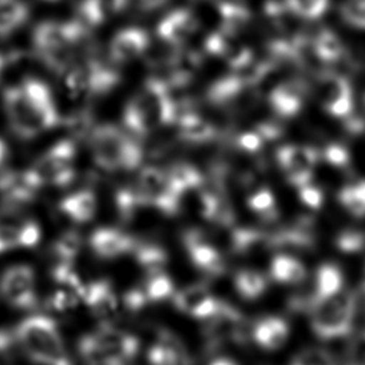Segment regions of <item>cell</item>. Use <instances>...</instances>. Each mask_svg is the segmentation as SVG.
Segmentation results:
<instances>
[{
    "label": "cell",
    "instance_id": "14",
    "mask_svg": "<svg viewBox=\"0 0 365 365\" xmlns=\"http://www.w3.org/2000/svg\"><path fill=\"white\" fill-rule=\"evenodd\" d=\"M172 300L178 312L202 322L215 314L223 302L214 297L208 287L203 283L184 287L174 293Z\"/></svg>",
    "mask_w": 365,
    "mask_h": 365
},
{
    "label": "cell",
    "instance_id": "29",
    "mask_svg": "<svg viewBox=\"0 0 365 365\" xmlns=\"http://www.w3.org/2000/svg\"><path fill=\"white\" fill-rule=\"evenodd\" d=\"M178 135L182 140L189 143H207L215 137V128L205 118L193 112H187L178 115Z\"/></svg>",
    "mask_w": 365,
    "mask_h": 365
},
{
    "label": "cell",
    "instance_id": "27",
    "mask_svg": "<svg viewBox=\"0 0 365 365\" xmlns=\"http://www.w3.org/2000/svg\"><path fill=\"white\" fill-rule=\"evenodd\" d=\"M289 324L279 317H265L253 325L252 338L264 350L274 351L287 343Z\"/></svg>",
    "mask_w": 365,
    "mask_h": 365
},
{
    "label": "cell",
    "instance_id": "38",
    "mask_svg": "<svg viewBox=\"0 0 365 365\" xmlns=\"http://www.w3.org/2000/svg\"><path fill=\"white\" fill-rule=\"evenodd\" d=\"M219 13L222 18L220 31L228 36L239 34L244 26L248 24L250 18V13L244 6L232 1H222L219 6Z\"/></svg>",
    "mask_w": 365,
    "mask_h": 365
},
{
    "label": "cell",
    "instance_id": "5",
    "mask_svg": "<svg viewBox=\"0 0 365 365\" xmlns=\"http://www.w3.org/2000/svg\"><path fill=\"white\" fill-rule=\"evenodd\" d=\"M91 155L106 172H130L142 165L144 153L139 143L113 124H101L89 135Z\"/></svg>",
    "mask_w": 365,
    "mask_h": 365
},
{
    "label": "cell",
    "instance_id": "50",
    "mask_svg": "<svg viewBox=\"0 0 365 365\" xmlns=\"http://www.w3.org/2000/svg\"><path fill=\"white\" fill-rule=\"evenodd\" d=\"M263 137L260 133H244L242 137L238 139V144L240 149L245 152L255 153L259 152L263 147Z\"/></svg>",
    "mask_w": 365,
    "mask_h": 365
},
{
    "label": "cell",
    "instance_id": "11",
    "mask_svg": "<svg viewBox=\"0 0 365 365\" xmlns=\"http://www.w3.org/2000/svg\"><path fill=\"white\" fill-rule=\"evenodd\" d=\"M203 336L207 351L230 343L242 344L248 339L247 322L237 308L223 300L217 313L204 320Z\"/></svg>",
    "mask_w": 365,
    "mask_h": 365
},
{
    "label": "cell",
    "instance_id": "51",
    "mask_svg": "<svg viewBox=\"0 0 365 365\" xmlns=\"http://www.w3.org/2000/svg\"><path fill=\"white\" fill-rule=\"evenodd\" d=\"M16 346L13 331L0 328V359L9 356Z\"/></svg>",
    "mask_w": 365,
    "mask_h": 365
},
{
    "label": "cell",
    "instance_id": "56",
    "mask_svg": "<svg viewBox=\"0 0 365 365\" xmlns=\"http://www.w3.org/2000/svg\"><path fill=\"white\" fill-rule=\"evenodd\" d=\"M44 1H49V3H53V1H59V0H44Z\"/></svg>",
    "mask_w": 365,
    "mask_h": 365
},
{
    "label": "cell",
    "instance_id": "23",
    "mask_svg": "<svg viewBox=\"0 0 365 365\" xmlns=\"http://www.w3.org/2000/svg\"><path fill=\"white\" fill-rule=\"evenodd\" d=\"M269 248L272 250L310 252L315 248L314 234L309 223H299L269 233Z\"/></svg>",
    "mask_w": 365,
    "mask_h": 365
},
{
    "label": "cell",
    "instance_id": "17",
    "mask_svg": "<svg viewBox=\"0 0 365 365\" xmlns=\"http://www.w3.org/2000/svg\"><path fill=\"white\" fill-rule=\"evenodd\" d=\"M150 36L145 29L130 26L118 31L109 44V59L113 66H127L147 53Z\"/></svg>",
    "mask_w": 365,
    "mask_h": 365
},
{
    "label": "cell",
    "instance_id": "41",
    "mask_svg": "<svg viewBox=\"0 0 365 365\" xmlns=\"http://www.w3.org/2000/svg\"><path fill=\"white\" fill-rule=\"evenodd\" d=\"M339 200L351 215L356 218L365 217V179L341 189Z\"/></svg>",
    "mask_w": 365,
    "mask_h": 365
},
{
    "label": "cell",
    "instance_id": "13",
    "mask_svg": "<svg viewBox=\"0 0 365 365\" xmlns=\"http://www.w3.org/2000/svg\"><path fill=\"white\" fill-rule=\"evenodd\" d=\"M182 244L190 263L200 273L219 277L225 270V262L218 248L200 229L189 228L182 233Z\"/></svg>",
    "mask_w": 365,
    "mask_h": 365
},
{
    "label": "cell",
    "instance_id": "16",
    "mask_svg": "<svg viewBox=\"0 0 365 365\" xmlns=\"http://www.w3.org/2000/svg\"><path fill=\"white\" fill-rule=\"evenodd\" d=\"M325 110L335 118H348L353 110V91L349 81L334 73H327L318 84Z\"/></svg>",
    "mask_w": 365,
    "mask_h": 365
},
{
    "label": "cell",
    "instance_id": "33",
    "mask_svg": "<svg viewBox=\"0 0 365 365\" xmlns=\"http://www.w3.org/2000/svg\"><path fill=\"white\" fill-rule=\"evenodd\" d=\"M148 305L159 304L172 299L175 293V285L172 277L165 272L145 274V279L139 285Z\"/></svg>",
    "mask_w": 365,
    "mask_h": 365
},
{
    "label": "cell",
    "instance_id": "54",
    "mask_svg": "<svg viewBox=\"0 0 365 365\" xmlns=\"http://www.w3.org/2000/svg\"><path fill=\"white\" fill-rule=\"evenodd\" d=\"M209 365H238L234 360L228 359V358H218L213 360Z\"/></svg>",
    "mask_w": 365,
    "mask_h": 365
},
{
    "label": "cell",
    "instance_id": "49",
    "mask_svg": "<svg viewBox=\"0 0 365 365\" xmlns=\"http://www.w3.org/2000/svg\"><path fill=\"white\" fill-rule=\"evenodd\" d=\"M353 297V318L355 325H363L365 328V280L358 287Z\"/></svg>",
    "mask_w": 365,
    "mask_h": 365
},
{
    "label": "cell",
    "instance_id": "45",
    "mask_svg": "<svg viewBox=\"0 0 365 365\" xmlns=\"http://www.w3.org/2000/svg\"><path fill=\"white\" fill-rule=\"evenodd\" d=\"M341 16L349 26L365 29V0H345Z\"/></svg>",
    "mask_w": 365,
    "mask_h": 365
},
{
    "label": "cell",
    "instance_id": "26",
    "mask_svg": "<svg viewBox=\"0 0 365 365\" xmlns=\"http://www.w3.org/2000/svg\"><path fill=\"white\" fill-rule=\"evenodd\" d=\"M307 86L299 81H287L274 88L269 103L274 112L282 118H292L300 112L304 102Z\"/></svg>",
    "mask_w": 365,
    "mask_h": 365
},
{
    "label": "cell",
    "instance_id": "22",
    "mask_svg": "<svg viewBox=\"0 0 365 365\" xmlns=\"http://www.w3.org/2000/svg\"><path fill=\"white\" fill-rule=\"evenodd\" d=\"M81 302H84L91 314L103 320L112 318L119 308L117 292L108 279L93 280L86 284Z\"/></svg>",
    "mask_w": 365,
    "mask_h": 365
},
{
    "label": "cell",
    "instance_id": "1",
    "mask_svg": "<svg viewBox=\"0 0 365 365\" xmlns=\"http://www.w3.org/2000/svg\"><path fill=\"white\" fill-rule=\"evenodd\" d=\"M3 104L11 132L31 140L59 123V110L51 88L36 78H28L3 93Z\"/></svg>",
    "mask_w": 365,
    "mask_h": 365
},
{
    "label": "cell",
    "instance_id": "6",
    "mask_svg": "<svg viewBox=\"0 0 365 365\" xmlns=\"http://www.w3.org/2000/svg\"><path fill=\"white\" fill-rule=\"evenodd\" d=\"M308 312L310 327L319 339H338L354 329L353 297L349 292L341 290L329 298L312 299Z\"/></svg>",
    "mask_w": 365,
    "mask_h": 365
},
{
    "label": "cell",
    "instance_id": "8",
    "mask_svg": "<svg viewBox=\"0 0 365 365\" xmlns=\"http://www.w3.org/2000/svg\"><path fill=\"white\" fill-rule=\"evenodd\" d=\"M112 63L89 56L74 61L63 76L66 89L73 96L96 97L113 91L120 81V76Z\"/></svg>",
    "mask_w": 365,
    "mask_h": 365
},
{
    "label": "cell",
    "instance_id": "20",
    "mask_svg": "<svg viewBox=\"0 0 365 365\" xmlns=\"http://www.w3.org/2000/svg\"><path fill=\"white\" fill-rule=\"evenodd\" d=\"M199 21L192 11L185 8L175 9L164 16L158 24L157 36L170 48L180 49L190 36L198 31Z\"/></svg>",
    "mask_w": 365,
    "mask_h": 365
},
{
    "label": "cell",
    "instance_id": "53",
    "mask_svg": "<svg viewBox=\"0 0 365 365\" xmlns=\"http://www.w3.org/2000/svg\"><path fill=\"white\" fill-rule=\"evenodd\" d=\"M8 145H6V143L0 138V165L3 164V163L6 162V157H8Z\"/></svg>",
    "mask_w": 365,
    "mask_h": 365
},
{
    "label": "cell",
    "instance_id": "48",
    "mask_svg": "<svg viewBox=\"0 0 365 365\" xmlns=\"http://www.w3.org/2000/svg\"><path fill=\"white\" fill-rule=\"evenodd\" d=\"M324 158L327 162L333 167L343 168L349 164V153L339 144H331L324 150Z\"/></svg>",
    "mask_w": 365,
    "mask_h": 365
},
{
    "label": "cell",
    "instance_id": "52",
    "mask_svg": "<svg viewBox=\"0 0 365 365\" xmlns=\"http://www.w3.org/2000/svg\"><path fill=\"white\" fill-rule=\"evenodd\" d=\"M138 1H139V4H140L143 9L153 11V9H157V8L164 6L168 0H138Z\"/></svg>",
    "mask_w": 365,
    "mask_h": 365
},
{
    "label": "cell",
    "instance_id": "42",
    "mask_svg": "<svg viewBox=\"0 0 365 365\" xmlns=\"http://www.w3.org/2000/svg\"><path fill=\"white\" fill-rule=\"evenodd\" d=\"M329 0H287V8L307 21H317L324 16Z\"/></svg>",
    "mask_w": 365,
    "mask_h": 365
},
{
    "label": "cell",
    "instance_id": "43",
    "mask_svg": "<svg viewBox=\"0 0 365 365\" xmlns=\"http://www.w3.org/2000/svg\"><path fill=\"white\" fill-rule=\"evenodd\" d=\"M289 365H338L334 355L322 348H308L295 354Z\"/></svg>",
    "mask_w": 365,
    "mask_h": 365
},
{
    "label": "cell",
    "instance_id": "28",
    "mask_svg": "<svg viewBox=\"0 0 365 365\" xmlns=\"http://www.w3.org/2000/svg\"><path fill=\"white\" fill-rule=\"evenodd\" d=\"M132 255L135 263L145 274L163 272L169 263V254L162 244L154 240H140L137 239Z\"/></svg>",
    "mask_w": 365,
    "mask_h": 365
},
{
    "label": "cell",
    "instance_id": "30",
    "mask_svg": "<svg viewBox=\"0 0 365 365\" xmlns=\"http://www.w3.org/2000/svg\"><path fill=\"white\" fill-rule=\"evenodd\" d=\"M270 278L280 284H300L307 279V268L289 254H277L270 263Z\"/></svg>",
    "mask_w": 365,
    "mask_h": 365
},
{
    "label": "cell",
    "instance_id": "15",
    "mask_svg": "<svg viewBox=\"0 0 365 365\" xmlns=\"http://www.w3.org/2000/svg\"><path fill=\"white\" fill-rule=\"evenodd\" d=\"M277 159L287 179L299 188L312 180L318 153L313 148L303 145H284L277 152Z\"/></svg>",
    "mask_w": 365,
    "mask_h": 365
},
{
    "label": "cell",
    "instance_id": "9",
    "mask_svg": "<svg viewBox=\"0 0 365 365\" xmlns=\"http://www.w3.org/2000/svg\"><path fill=\"white\" fill-rule=\"evenodd\" d=\"M76 144L64 139L49 148L26 172L41 189L66 187L76 178Z\"/></svg>",
    "mask_w": 365,
    "mask_h": 365
},
{
    "label": "cell",
    "instance_id": "47",
    "mask_svg": "<svg viewBox=\"0 0 365 365\" xmlns=\"http://www.w3.org/2000/svg\"><path fill=\"white\" fill-rule=\"evenodd\" d=\"M298 189H299V198L302 203L314 210L322 208V205L324 203V194L319 187L313 185L312 182H308Z\"/></svg>",
    "mask_w": 365,
    "mask_h": 365
},
{
    "label": "cell",
    "instance_id": "25",
    "mask_svg": "<svg viewBox=\"0 0 365 365\" xmlns=\"http://www.w3.org/2000/svg\"><path fill=\"white\" fill-rule=\"evenodd\" d=\"M58 209L71 223H89L97 215V195L91 189L76 190L61 199Z\"/></svg>",
    "mask_w": 365,
    "mask_h": 365
},
{
    "label": "cell",
    "instance_id": "46",
    "mask_svg": "<svg viewBox=\"0 0 365 365\" xmlns=\"http://www.w3.org/2000/svg\"><path fill=\"white\" fill-rule=\"evenodd\" d=\"M343 365H365V328L351 340L345 353Z\"/></svg>",
    "mask_w": 365,
    "mask_h": 365
},
{
    "label": "cell",
    "instance_id": "21",
    "mask_svg": "<svg viewBox=\"0 0 365 365\" xmlns=\"http://www.w3.org/2000/svg\"><path fill=\"white\" fill-rule=\"evenodd\" d=\"M41 190L26 170L0 174V198L4 207L21 208L34 202Z\"/></svg>",
    "mask_w": 365,
    "mask_h": 365
},
{
    "label": "cell",
    "instance_id": "7",
    "mask_svg": "<svg viewBox=\"0 0 365 365\" xmlns=\"http://www.w3.org/2000/svg\"><path fill=\"white\" fill-rule=\"evenodd\" d=\"M128 189L139 209H155L167 217L177 215L182 209V197L169 182L165 169L143 168Z\"/></svg>",
    "mask_w": 365,
    "mask_h": 365
},
{
    "label": "cell",
    "instance_id": "19",
    "mask_svg": "<svg viewBox=\"0 0 365 365\" xmlns=\"http://www.w3.org/2000/svg\"><path fill=\"white\" fill-rule=\"evenodd\" d=\"M149 365H192L188 348L172 330L159 329L157 338L147 351Z\"/></svg>",
    "mask_w": 365,
    "mask_h": 365
},
{
    "label": "cell",
    "instance_id": "37",
    "mask_svg": "<svg viewBox=\"0 0 365 365\" xmlns=\"http://www.w3.org/2000/svg\"><path fill=\"white\" fill-rule=\"evenodd\" d=\"M234 285L243 299L257 300L267 292L268 282L260 272L254 269H242L234 277Z\"/></svg>",
    "mask_w": 365,
    "mask_h": 365
},
{
    "label": "cell",
    "instance_id": "35",
    "mask_svg": "<svg viewBox=\"0 0 365 365\" xmlns=\"http://www.w3.org/2000/svg\"><path fill=\"white\" fill-rule=\"evenodd\" d=\"M230 249L234 253H257L269 248V233L258 229L238 228L234 229L230 234Z\"/></svg>",
    "mask_w": 365,
    "mask_h": 365
},
{
    "label": "cell",
    "instance_id": "18",
    "mask_svg": "<svg viewBox=\"0 0 365 365\" xmlns=\"http://www.w3.org/2000/svg\"><path fill=\"white\" fill-rule=\"evenodd\" d=\"M137 238L122 229L98 228L89 237V248L101 260H114L132 254Z\"/></svg>",
    "mask_w": 365,
    "mask_h": 365
},
{
    "label": "cell",
    "instance_id": "3",
    "mask_svg": "<svg viewBox=\"0 0 365 365\" xmlns=\"http://www.w3.org/2000/svg\"><path fill=\"white\" fill-rule=\"evenodd\" d=\"M89 31L79 21H44L33 31L36 56L49 69L63 74L76 61L78 51L88 39Z\"/></svg>",
    "mask_w": 365,
    "mask_h": 365
},
{
    "label": "cell",
    "instance_id": "36",
    "mask_svg": "<svg viewBox=\"0 0 365 365\" xmlns=\"http://www.w3.org/2000/svg\"><path fill=\"white\" fill-rule=\"evenodd\" d=\"M83 239L76 230H69L61 234L53 242L51 247V257L53 264H68L74 265L76 258L81 254Z\"/></svg>",
    "mask_w": 365,
    "mask_h": 365
},
{
    "label": "cell",
    "instance_id": "2",
    "mask_svg": "<svg viewBox=\"0 0 365 365\" xmlns=\"http://www.w3.org/2000/svg\"><path fill=\"white\" fill-rule=\"evenodd\" d=\"M177 103L170 88L162 78H149L133 96L123 112V123L128 132L148 135L177 120Z\"/></svg>",
    "mask_w": 365,
    "mask_h": 365
},
{
    "label": "cell",
    "instance_id": "57",
    "mask_svg": "<svg viewBox=\"0 0 365 365\" xmlns=\"http://www.w3.org/2000/svg\"><path fill=\"white\" fill-rule=\"evenodd\" d=\"M199 1H200V0H199Z\"/></svg>",
    "mask_w": 365,
    "mask_h": 365
},
{
    "label": "cell",
    "instance_id": "32",
    "mask_svg": "<svg viewBox=\"0 0 365 365\" xmlns=\"http://www.w3.org/2000/svg\"><path fill=\"white\" fill-rule=\"evenodd\" d=\"M343 285L344 278L339 267L331 263L323 264L315 274L314 292L310 300L324 299L338 294L343 290Z\"/></svg>",
    "mask_w": 365,
    "mask_h": 365
},
{
    "label": "cell",
    "instance_id": "4",
    "mask_svg": "<svg viewBox=\"0 0 365 365\" xmlns=\"http://www.w3.org/2000/svg\"><path fill=\"white\" fill-rule=\"evenodd\" d=\"M76 350L86 365L130 364L139 354L140 341L130 331L104 322L81 336Z\"/></svg>",
    "mask_w": 365,
    "mask_h": 365
},
{
    "label": "cell",
    "instance_id": "31",
    "mask_svg": "<svg viewBox=\"0 0 365 365\" xmlns=\"http://www.w3.org/2000/svg\"><path fill=\"white\" fill-rule=\"evenodd\" d=\"M165 173L173 188L180 194L182 198L189 192L198 190L203 187L202 173L189 163H175L172 167L165 169Z\"/></svg>",
    "mask_w": 365,
    "mask_h": 365
},
{
    "label": "cell",
    "instance_id": "39",
    "mask_svg": "<svg viewBox=\"0 0 365 365\" xmlns=\"http://www.w3.org/2000/svg\"><path fill=\"white\" fill-rule=\"evenodd\" d=\"M314 51L320 61L333 63L343 56L344 46L335 33L329 29H323L315 38Z\"/></svg>",
    "mask_w": 365,
    "mask_h": 365
},
{
    "label": "cell",
    "instance_id": "34",
    "mask_svg": "<svg viewBox=\"0 0 365 365\" xmlns=\"http://www.w3.org/2000/svg\"><path fill=\"white\" fill-rule=\"evenodd\" d=\"M29 18L24 0H0V38L14 34Z\"/></svg>",
    "mask_w": 365,
    "mask_h": 365
},
{
    "label": "cell",
    "instance_id": "55",
    "mask_svg": "<svg viewBox=\"0 0 365 365\" xmlns=\"http://www.w3.org/2000/svg\"><path fill=\"white\" fill-rule=\"evenodd\" d=\"M6 58L4 56L0 54V76L3 74V71L6 69Z\"/></svg>",
    "mask_w": 365,
    "mask_h": 365
},
{
    "label": "cell",
    "instance_id": "40",
    "mask_svg": "<svg viewBox=\"0 0 365 365\" xmlns=\"http://www.w3.org/2000/svg\"><path fill=\"white\" fill-rule=\"evenodd\" d=\"M248 208L253 213L258 214L264 220L273 222L278 218V209L273 192L268 188H259L250 194L247 200Z\"/></svg>",
    "mask_w": 365,
    "mask_h": 365
},
{
    "label": "cell",
    "instance_id": "12",
    "mask_svg": "<svg viewBox=\"0 0 365 365\" xmlns=\"http://www.w3.org/2000/svg\"><path fill=\"white\" fill-rule=\"evenodd\" d=\"M41 225L28 218L19 208L0 209V254L14 249L34 248L41 242Z\"/></svg>",
    "mask_w": 365,
    "mask_h": 365
},
{
    "label": "cell",
    "instance_id": "10",
    "mask_svg": "<svg viewBox=\"0 0 365 365\" xmlns=\"http://www.w3.org/2000/svg\"><path fill=\"white\" fill-rule=\"evenodd\" d=\"M0 298L16 310L33 312L39 307L36 270L28 264H14L0 274Z\"/></svg>",
    "mask_w": 365,
    "mask_h": 365
},
{
    "label": "cell",
    "instance_id": "24",
    "mask_svg": "<svg viewBox=\"0 0 365 365\" xmlns=\"http://www.w3.org/2000/svg\"><path fill=\"white\" fill-rule=\"evenodd\" d=\"M129 0H81L76 21L91 31L104 24L110 16L125 9Z\"/></svg>",
    "mask_w": 365,
    "mask_h": 365
},
{
    "label": "cell",
    "instance_id": "44",
    "mask_svg": "<svg viewBox=\"0 0 365 365\" xmlns=\"http://www.w3.org/2000/svg\"><path fill=\"white\" fill-rule=\"evenodd\" d=\"M335 245L343 253H359L365 248V233L358 229L343 230L335 239Z\"/></svg>",
    "mask_w": 365,
    "mask_h": 365
}]
</instances>
